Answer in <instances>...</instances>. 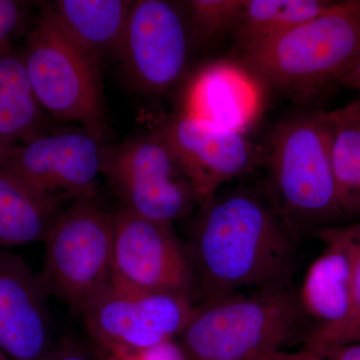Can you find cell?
Listing matches in <instances>:
<instances>
[{
  "mask_svg": "<svg viewBox=\"0 0 360 360\" xmlns=\"http://www.w3.org/2000/svg\"><path fill=\"white\" fill-rule=\"evenodd\" d=\"M200 207L186 248L202 304L292 286L300 234L272 201L236 191Z\"/></svg>",
  "mask_w": 360,
  "mask_h": 360,
  "instance_id": "cell-1",
  "label": "cell"
},
{
  "mask_svg": "<svg viewBox=\"0 0 360 360\" xmlns=\"http://www.w3.org/2000/svg\"><path fill=\"white\" fill-rule=\"evenodd\" d=\"M310 322L293 285L246 291L198 307L179 343L191 360H278Z\"/></svg>",
  "mask_w": 360,
  "mask_h": 360,
  "instance_id": "cell-2",
  "label": "cell"
},
{
  "mask_svg": "<svg viewBox=\"0 0 360 360\" xmlns=\"http://www.w3.org/2000/svg\"><path fill=\"white\" fill-rule=\"evenodd\" d=\"M246 68L291 96L310 97L338 85L360 56V0L328 11L281 37L241 52Z\"/></svg>",
  "mask_w": 360,
  "mask_h": 360,
  "instance_id": "cell-3",
  "label": "cell"
},
{
  "mask_svg": "<svg viewBox=\"0 0 360 360\" xmlns=\"http://www.w3.org/2000/svg\"><path fill=\"white\" fill-rule=\"evenodd\" d=\"M272 202L298 233L333 227L345 219L331 160L328 111L277 125L269 141Z\"/></svg>",
  "mask_w": 360,
  "mask_h": 360,
  "instance_id": "cell-4",
  "label": "cell"
},
{
  "mask_svg": "<svg viewBox=\"0 0 360 360\" xmlns=\"http://www.w3.org/2000/svg\"><path fill=\"white\" fill-rule=\"evenodd\" d=\"M113 231V212L85 196L61 210L45 238L40 281L79 317L112 284Z\"/></svg>",
  "mask_w": 360,
  "mask_h": 360,
  "instance_id": "cell-5",
  "label": "cell"
},
{
  "mask_svg": "<svg viewBox=\"0 0 360 360\" xmlns=\"http://www.w3.org/2000/svg\"><path fill=\"white\" fill-rule=\"evenodd\" d=\"M22 56L42 108L61 120L82 123L87 134L101 139L103 105L98 59L63 30L51 6L42 9Z\"/></svg>",
  "mask_w": 360,
  "mask_h": 360,
  "instance_id": "cell-6",
  "label": "cell"
},
{
  "mask_svg": "<svg viewBox=\"0 0 360 360\" xmlns=\"http://www.w3.org/2000/svg\"><path fill=\"white\" fill-rule=\"evenodd\" d=\"M123 210L172 224L198 205V198L169 149L151 134L103 150V169Z\"/></svg>",
  "mask_w": 360,
  "mask_h": 360,
  "instance_id": "cell-7",
  "label": "cell"
},
{
  "mask_svg": "<svg viewBox=\"0 0 360 360\" xmlns=\"http://www.w3.org/2000/svg\"><path fill=\"white\" fill-rule=\"evenodd\" d=\"M113 286L191 296L195 288L193 265L172 225L123 208L113 212Z\"/></svg>",
  "mask_w": 360,
  "mask_h": 360,
  "instance_id": "cell-8",
  "label": "cell"
},
{
  "mask_svg": "<svg viewBox=\"0 0 360 360\" xmlns=\"http://www.w3.org/2000/svg\"><path fill=\"white\" fill-rule=\"evenodd\" d=\"M86 131L44 135L18 146L0 167L28 191L54 205L97 193L103 149Z\"/></svg>",
  "mask_w": 360,
  "mask_h": 360,
  "instance_id": "cell-9",
  "label": "cell"
},
{
  "mask_svg": "<svg viewBox=\"0 0 360 360\" xmlns=\"http://www.w3.org/2000/svg\"><path fill=\"white\" fill-rule=\"evenodd\" d=\"M151 134L174 155L193 187L198 206L212 200L225 182L250 172L262 158V150L243 134L186 113L160 116Z\"/></svg>",
  "mask_w": 360,
  "mask_h": 360,
  "instance_id": "cell-10",
  "label": "cell"
},
{
  "mask_svg": "<svg viewBox=\"0 0 360 360\" xmlns=\"http://www.w3.org/2000/svg\"><path fill=\"white\" fill-rule=\"evenodd\" d=\"M196 309L191 296L139 292L111 284L82 319L94 345L148 348L174 340Z\"/></svg>",
  "mask_w": 360,
  "mask_h": 360,
  "instance_id": "cell-11",
  "label": "cell"
},
{
  "mask_svg": "<svg viewBox=\"0 0 360 360\" xmlns=\"http://www.w3.org/2000/svg\"><path fill=\"white\" fill-rule=\"evenodd\" d=\"M188 39L176 7L162 0L130 6L120 53L135 84L149 91L167 89L184 70Z\"/></svg>",
  "mask_w": 360,
  "mask_h": 360,
  "instance_id": "cell-12",
  "label": "cell"
},
{
  "mask_svg": "<svg viewBox=\"0 0 360 360\" xmlns=\"http://www.w3.org/2000/svg\"><path fill=\"white\" fill-rule=\"evenodd\" d=\"M49 297L22 257L0 250V349L9 359H51L58 343Z\"/></svg>",
  "mask_w": 360,
  "mask_h": 360,
  "instance_id": "cell-13",
  "label": "cell"
},
{
  "mask_svg": "<svg viewBox=\"0 0 360 360\" xmlns=\"http://www.w3.org/2000/svg\"><path fill=\"white\" fill-rule=\"evenodd\" d=\"M314 236L324 250L310 265L300 295L310 321L316 322L315 330L335 328L349 314L355 241L348 224L319 229Z\"/></svg>",
  "mask_w": 360,
  "mask_h": 360,
  "instance_id": "cell-14",
  "label": "cell"
},
{
  "mask_svg": "<svg viewBox=\"0 0 360 360\" xmlns=\"http://www.w3.org/2000/svg\"><path fill=\"white\" fill-rule=\"evenodd\" d=\"M259 86L248 70L219 61L206 66L189 85L184 113L243 134L257 117Z\"/></svg>",
  "mask_w": 360,
  "mask_h": 360,
  "instance_id": "cell-15",
  "label": "cell"
},
{
  "mask_svg": "<svg viewBox=\"0 0 360 360\" xmlns=\"http://www.w3.org/2000/svg\"><path fill=\"white\" fill-rule=\"evenodd\" d=\"M132 1L59 0L51 6L56 20L85 51L120 53Z\"/></svg>",
  "mask_w": 360,
  "mask_h": 360,
  "instance_id": "cell-16",
  "label": "cell"
},
{
  "mask_svg": "<svg viewBox=\"0 0 360 360\" xmlns=\"http://www.w3.org/2000/svg\"><path fill=\"white\" fill-rule=\"evenodd\" d=\"M41 108L23 56L11 46L0 51V136L18 146L44 136Z\"/></svg>",
  "mask_w": 360,
  "mask_h": 360,
  "instance_id": "cell-17",
  "label": "cell"
},
{
  "mask_svg": "<svg viewBox=\"0 0 360 360\" xmlns=\"http://www.w3.org/2000/svg\"><path fill=\"white\" fill-rule=\"evenodd\" d=\"M61 210L0 174V250L44 243Z\"/></svg>",
  "mask_w": 360,
  "mask_h": 360,
  "instance_id": "cell-18",
  "label": "cell"
},
{
  "mask_svg": "<svg viewBox=\"0 0 360 360\" xmlns=\"http://www.w3.org/2000/svg\"><path fill=\"white\" fill-rule=\"evenodd\" d=\"M328 0H245L234 26L240 52L269 42L328 11Z\"/></svg>",
  "mask_w": 360,
  "mask_h": 360,
  "instance_id": "cell-19",
  "label": "cell"
},
{
  "mask_svg": "<svg viewBox=\"0 0 360 360\" xmlns=\"http://www.w3.org/2000/svg\"><path fill=\"white\" fill-rule=\"evenodd\" d=\"M328 113L340 210L345 217H360V101Z\"/></svg>",
  "mask_w": 360,
  "mask_h": 360,
  "instance_id": "cell-20",
  "label": "cell"
},
{
  "mask_svg": "<svg viewBox=\"0 0 360 360\" xmlns=\"http://www.w3.org/2000/svg\"><path fill=\"white\" fill-rule=\"evenodd\" d=\"M355 241L354 276H352V307L345 321L335 328L315 329L303 345V349L321 354L341 345L360 328V220L349 224Z\"/></svg>",
  "mask_w": 360,
  "mask_h": 360,
  "instance_id": "cell-21",
  "label": "cell"
},
{
  "mask_svg": "<svg viewBox=\"0 0 360 360\" xmlns=\"http://www.w3.org/2000/svg\"><path fill=\"white\" fill-rule=\"evenodd\" d=\"M186 4L194 39L207 44L227 30H233L245 0H191Z\"/></svg>",
  "mask_w": 360,
  "mask_h": 360,
  "instance_id": "cell-22",
  "label": "cell"
},
{
  "mask_svg": "<svg viewBox=\"0 0 360 360\" xmlns=\"http://www.w3.org/2000/svg\"><path fill=\"white\" fill-rule=\"evenodd\" d=\"M98 360H191L174 340L148 348H127L94 345L89 342Z\"/></svg>",
  "mask_w": 360,
  "mask_h": 360,
  "instance_id": "cell-23",
  "label": "cell"
},
{
  "mask_svg": "<svg viewBox=\"0 0 360 360\" xmlns=\"http://www.w3.org/2000/svg\"><path fill=\"white\" fill-rule=\"evenodd\" d=\"M22 18L21 4L0 0V51L11 47V39Z\"/></svg>",
  "mask_w": 360,
  "mask_h": 360,
  "instance_id": "cell-24",
  "label": "cell"
},
{
  "mask_svg": "<svg viewBox=\"0 0 360 360\" xmlns=\"http://www.w3.org/2000/svg\"><path fill=\"white\" fill-rule=\"evenodd\" d=\"M49 360H98L94 350L87 345L75 338H65L56 345Z\"/></svg>",
  "mask_w": 360,
  "mask_h": 360,
  "instance_id": "cell-25",
  "label": "cell"
},
{
  "mask_svg": "<svg viewBox=\"0 0 360 360\" xmlns=\"http://www.w3.org/2000/svg\"><path fill=\"white\" fill-rule=\"evenodd\" d=\"M312 354L315 355L317 360H360V342L348 343L331 348L321 354Z\"/></svg>",
  "mask_w": 360,
  "mask_h": 360,
  "instance_id": "cell-26",
  "label": "cell"
},
{
  "mask_svg": "<svg viewBox=\"0 0 360 360\" xmlns=\"http://www.w3.org/2000/svg\"><path fill=\"white\" fill-rule=\"evenodd\" d=\"M338 85L345 89L360 90V56L345 77L341 78Z\"/></svg>",
  "mask_w": 360,
  "mask_h": 360,
  "instance_id": "cell-27",
  "label": "cell"
},
{
  "mask_svg": "<svg viewBox=\"0 0 360 360\" xmlns=\"http://www.w3.org/2000/svg\"><path fill=\"white\" fill-rule=\"evenodd\" d=\"M18 146H20L0 136V167L13 155Z\"/></svg>",
  "mask_w": 360,
  "mask_h": 360,
  "instance_id": "cell-28",
  "label": "cell"
},
{
  "mask_svg": "<svg viewBox=\"0 0 360 360\" xmlns=\"http://www.w3.org/2000/svg\"><path fill=\"white\" fill-rule=\"evenodd\" d=\"M354 342H360V328L354 333V335L352 336V338H349V340H348L345 345Z\"/></svg>",
  "mask_w": 360,
  "mask_h": 360,
  "instance_id": "cell-29",
  "label": "cell"
},
{
  "mask_svg": "<svg viewBox=\"0 0 360 360\" xmlns=\"http://www.w3.org/2000/svg\"><path fill=\"white\" fill-rule=\"evenodd\" d=\"M0 360H11L6 354H4V352H2L1 349H0Z\"/></svg>",
  "mask_w": 360,
  "mask_h": 360,
  "instance_id": "cell-30",
  "label": "cell"
}]
</instances>
